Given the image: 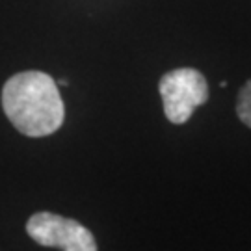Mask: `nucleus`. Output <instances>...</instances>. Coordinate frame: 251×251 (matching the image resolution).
<instances>
[{
  "label": "nucleus",
  "instance_id": "f257e3e1",
  "mask_svg": "<svg viewBox=\"0 0 251 251\" xmlns=\"http://www.w3.org/2000/svg\"><path fill=\"white\" fill-rule=\"evenodd\" d=\"M2 108L11 125L28 138L54 134L65 117L58 84L41 71L13 75L4 84Z\"/></svg>",
  "mask_w": 251,
  "mask_h": 251
},
{
  "label": "nucleus",
  "instance_id": "f03ea898",
  "mask_svg": "<svg viewBox=\"0 0 251 251\" xmlns=\"http://www.w3.org/2000/svg\"><path fill=\"white\" fill-rule=\"evenodd\" d=\"M164 114L173 125H184L194 110L208 100V84L201 71L179 67L166 73L158 84Z\"/></svg>",
  "mask_w": 251,
  "mask_h": 251
},
{
  "label": "nucleus",
  "instance_id": "7ed1b4c3",
  "mask_svg": "<svg viewBox=\"0 0 251 251\" xmlns=\"http://www.w3.org/2000/svg\"><path fill=\"white\" fill-rule=\"evenodd\" d=\"M28 236L39 246L63 251H95L97 242L90 229L71 218L37 212L26 222Z\"/></svg>",
  "mask_w": 251,
  "mask_h": 251
},
{
  "label": "nucleus",
  "instance_id": "20e7f679",
  "mask_svg": "<svg viewBox=\"0 0 251 251\" xmlns=\"http://www.w3.org/2000/svg\"><path fill=\"white\" fill-rule=\"evenodd\" d=\"M236 116L244 125L251 128V80L244 84L236 97Z\"/></svg>",
  "mask_w": 251,
  "mask_h": 251
}]
</instances>
